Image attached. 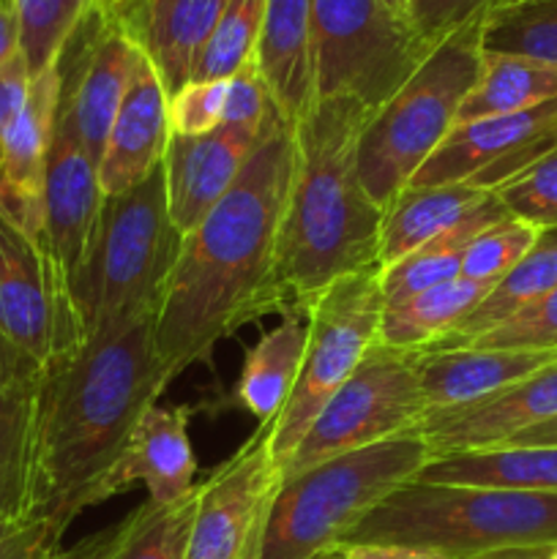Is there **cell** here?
Wrapping results in <instances>:
<instances>
[{"mask_svg":"<svg viewBox=\"0 0 557 559\" xmlns=\"http://www.w3.org/2000/svg\"><path fill=\"white\" fill-rule=\"evenodd\" d=\"M126 3L131 0H93V11H104V14H118Z\"/></svg>","mask_w":557,"mask_h":559,"instance_id":"681fc988","label":"cell"},{"mask_svg":"<svg viewBox=\"0 0 557 559\" xmlns=\"http://www.w3.org/2000/svg\"><path fill=\"white\" fill-rule=\"evenodd\" d=\"M47 559H96V546H93V538H91L85 540V544L74 546V549L52 551Z\"/></svg>","mask_w":557,"mask_h":559,"instance_id":"7dc6e473","label":"cell"},{"mask_svg":"<svg viewBox=\"0 0 557 559\" xmlns=\"http://www.w3.org/2000/svg\"><path fill=\"white\" fill-rule=\"evenodd\" d=\"M31 80V69H27V60L22 58V52L5 66H0V147H3V136L9 131L11 120L16 118V112L25 104Z\"/></svg>","mask_w":557,"mask_h":559,"instance_id":"b9f144b4","label":"cell"},{"mask_svg":"<svg viewBox=\"0 0 557 559\" xmlns=\"http://www.w3.org/2000/svg\"><path fill=\"white\" fill-rule=\"evenodd\" d=\"M173 371L156 353V314L91 338L38 385L33 513L58 538L109 500V478Z\"/></svg>","mask_w":557,"mask_h":559,"instance_id":"7a4b0ae2","label":"cell"},{"mask_svg":"<svg viewBox=\"0 0 557 559\" xmlns=\"http://www.w3.org/2000/svg\"><path fill=\"white\" fill-rule=\"evenodd\" d=\"M541 235H544L541 229L530 227L522 218L506 216L470 243L459 278L478 284H497L535 249Z\"/></svg>","mask_w":557,"mask_h":559,"instance_id":"e575fe53","label":"cell"},{"mask_svg":"<svg viewBox=\"0 0 557 559\" xmlns=\"http://www.w3.org/2000/svg\"><path fill=\"white\" fill-rule=\"evenodd\" d=\"M557 418V360L535 374L464 407L426 415L418 435L431 459L486 451Z\"/></svg>","mask_w":557,"mask_h":559,"instance_id":"9a60e30c","label":"cell"},{"mask_svg":"<svg viewBox=\"0 0 557 559\" xmlns=\"http://www.w3.org/2000/svg\"><path fill=\"white\" fill-rule=\"evenodd\" d=\"M470 347L522 349V353H557V287L522 314L481 336Z\"/></svg>","mask_w":557,"mask_h":559,"instance_id":"8d00e7d4","label":"cell"},{"mask_svg":"<svg viewBox=\"0 0 557 559\" xmlns=\"http://www.w3.org/2000/svg\"><path fill=\"white\" fill-rule=\"evenodd\" d=\"M295 169V126L273 107L218 205L183 235L156 314V353L173 377L211 364L224 338L276 314L273 273Z\"/></svg>","mask_w":557,"mask_h":559,"instance_id":"6da1fadb","label":"cell"},{"mask_svg":"<svg viewBox=\"0 0 557 559\" xmlns=\"http://www.w3.org/2000/svg\"><path fill=\"white\" fill-rule=\"evenodd\" d=\"M353 559H451L437 551L413 549V546H391V544H358V546H339Z\"/></svg>","mask_w":557,"mask_h":559,"instance_id":"7bdbcfd3","label":"cell"},{"mask_svg":"<svg viewBox=\"0 0 557 559\" xmlns=\"http://www.w3.org/2000/svg\"><path fill=\"white\" fill-rule=\"evenodd\" d=\"M194 511L197 489L167 506L145 500L112 530L93 538L96 559H186Z\"/></svg>","mask_w":557,"mask_h":559,"instance_id":"f546056e","label":"cell"},{"mask_svg":"<svg viewBox=\"0 0 557 559\" xmlns=\"http://www.w3.org/2000/svg\"><path fill=\"white\" fill-rule=\"evenodd\" d=\"M481 49L557 66V0H495L481 20Z\"/></svg>","mask_w":557,"mask_h":559,"instance_id":"1f68e13d","label":"cell"},{"mask_svg":"<svg viewBox=\"0 0 557 559\" xmlns=\"http://www.w3.org/2000/svg\"><path fill=\"white\" fill-rule=\"evenodd\" d=\"M273 107H276V104H273L271 91H268L265 80H262L260 69H257L254 58H251L249 63L240 66V69L227 80V98H224L222 126L260 134L265 120L271 118Z\"/></svg>","mask_w":557,"mask_h":559,"instance_id":"ab89813d","label":"cell"},{"mask_svg":"<svg viewBox=\"0 0 557 559\" xmlns=\"http://www.w3.org/2000/svg\"><path fill=\"white\" fill-rule=\"evenodd\" d=\"M555 360L557 353H522V349H424L418 353V377L426 413L431 415L481 402Z\"/></svg>","mask_w":557,"mask_h":559,"instance_id":"44dd1931","label":"cell"},{"mask_svg":"<svg viewBox=\"0 0 557 559\" xmlns=\"http://www.w3.org/2000/svg\"><path fill=\"white\" fill-rule=\"evenodd\" d=\"M495 0H404V20L415 36L435 49L453 33L484 20Z\"/></svg>","mask_w":557,"mask_h":559,"instance_id":"74e56055","label":"cell"},{"mask_svg":"<svg viewBox=\"0 0 557 559\" xmlns=\"http://www.w3.org/2000/svg\"><path fill=\"white\" fill-rule=\"evenodd\" d=\"M311 3L315 0H268L254 49V63L273 104L293 126L304 120L315 102Z\"/></svg>","mask_w":557,"mask_h":559,"instance_id":"7402d4cb","label":"cell"},{"mask_svg":"<svg viewBox=\"0 0 557 559\" xmlns=\"http://www.w3.org/2000/svg\"><path fill=\"white\" fill-rule=\"evenodd\" d=\"M189 407L153 404L137 424L123 459L109 478L107 495H123L142 484L147 500H183L197 489V456L189 440Z\"/></svg>","mask_w":557,"mask_h":559,"instance_id":"ffe728a7","label":"cell"},{"mask_svg":"<svg viewBox=\"0 0 557 559\" xmlns=\"http://www.w3.org/2000/svg\"><path fill=\"white\" fill-rule=\"evenodd\" d=\"M91 11L93 0H16L20 52L31 76L58 63Z\"/></svg>","mask_w":557,"mask_h":559,"instance_id":"d6a6232c","label":"cell"},{"mask_svg":"<svg viewBox=\"0 0 557 559\" xmlns=\"http://www.w3.org/2000/svg\"><path fill=\"white\" fill-rule=\"evenodd\" d=\"M311 559H353V557H347L342 549H339V546H333V549L320 551V555H315Z\"/></svg>","mask_w":557,"mask_h":559,"instance_id":"f907efd6","label":"cell"},{"mask_svg":"<svg viewBox=\"0 0 557 559\" xmlns=\"http://www.w3.org/2000/svg\"><path fill=\"white\" fill-rule=\"evenodd\" d=\"M489 191L470 183L407 186L382 207L380 227V271L404 260L437 233L457 224L473 211Z\"/></svg>","mask_w":557,"mask_h":559,"instance_id":"484cf974","label":"cell"},{"mask_svg":"<svg viewBox=\"0 0 557 559\" xmlns=\"http://www.w3.org/2000/svg\"><path fill=\"white\" fill-rule=\"evenodd\" d=\"M549 559H557V546H552V555H549Z\"/></svg>","mask_w":557,"mask_h":559,"instance_id":"f5cc1de1","label":"cell"},{"mask_svg":"<svg viewBox=\"0 0 557 559\" xmlns=\"http://www.w3.org/2000/svg\"><path fill=\"white\" fill-rule=\"evenodd\" d=\"M20 55V14L16 0H0V66Z\"/></svg>","mask_w":557,"mask_h":559,"instance_id":"ee69618b","label":"cell"},{"mask_svg":"<svg viewBox=\"0 0 557 559\" xmlns=\"http://www.w3.org/2000/svg\"><path fill=\"white\" fill-rule=\"evenodd\" d=\"M169 136V93L151 60L140 52L98 164L104 197L126 194L151 178L162 167Z\"/></svg>","mask_w":557,"mask_h":559,"instance_id":"e0dca14e","label":"cell"},{"mask_svg":"<svg viewBox=\"0 0 557 559\" xmlns=\"http://www.w3.org/2000/svg\"><path fill=\"white\" fill-rule=\"evenodd\" d=\"M227 80H189L169 96V131L200 136L222 126Z\"/></svg>","mask_w":557,"mask_h":559,"instance_id":"f35d334b","label":"cell"},{"mask_svg":"<svg viewBox=\"0 0 557 559\" xmlns=\"http://www.w3.org/2000/svg\"><path fill=\"white\" fill-rule=\"evenodd\" d=\"M429 462L424 437L404 435L282 478L268 506L257 559H311L333 549Z\"/></svg>","mask_w":557,"mask_h":559,"instance_id":"8992f818","label":"cell"},{"mask_svg":"<svg viewBox=\"0 0 557 559\" xmlns=\"http://www.w3.org/2000/svg\"><path fill=\"white\" fill-rule=\"evenodd\" d=\"M552 546H535V549H502L489 551V555H478L470 559H549Z\"/></svg>","mask_w":557,"mask_h":559,"instance_id":"bcb514c9","label":"cell"},{"mask_svg":"<svg viewBox=\"0 0 557 559\" xmlns=\"http://www.w3.org/2000/svg\"><path fill=\"white\" fill-rule=\"evenodd\" d=\"M491 287L495 284L453 278V282L437 284V287L415 295L407 304L382 309L377 342L396 349L424 353V349L435 347L442 338L451 336L453 328L484 300V295Z\"/></svg>","mask_w":557,"mask_h":559,"instance_id":"83f0119b","label":"cell"},{"mask_svg":"<svg viewBox=\"0 0 557 559\" xmlns=\"http://www.w3.org/2000/svg\"><path fill=\"white\" fill-rule=\"evenodd\" d=\"M306 342L309 317L304 311H287L273 331L262 333L257 344L246 349L244 369L235 385V402L254 415L257 424H271L284 409L298 382Z\"/></svg>","mask_w":557,"mask_h":559,"instance_id":"cb8c5ba5","label":"cell"},{"mask_svg":"<svg viewBox=\"0 0 557 559\" xmlns=\"http://www.w3.org/2000/svg\"><path fill=\"white\" fill-rule=\"evenodd\" d=\"M260 134L218 126L200 136H169L162 169L169 218L180 235H189L227 194Z\"/></svg>","mask_w":557,"mask_h":559,"instance_id":"2e32d148","label":"cell"},{"mask_svg":"<svg viewBox=\"0 0 557 559\" xmlns=\"http://www.w3.org/2000/svg\"><path fill=\"white\" fill-rule=\"evenodd\" d=\"M426 415L418 353L375 342L282 464V478L342 453L418 435Z\"/></svg>","mask_w":557,"mask_h":559,"instance_id":"8fae6325","label":"cell"},{"mask_svg":"<svg viewBox=\"0 0 557 559\" xmlns=\"http://www.w3.org/2000/svg\"><path fill=\"white\" fill-rule=\"evenodd\" d=\"M271 424H257L249 440L197 486L186 559H257L268 506L282 484Z\"/></svg>","mask_w":557,"mask_h":559,"instance_id":"7c38bea8","label":"cell"},{"mask_svg":"<svg viewBox=\"0 0 557 559\" xmlns=\"http://www.w3.org/2000/svg\"><path fill=\"white\" fill-rule=\"evenodd\" d=\"M557 98V66L517 55L484 52L481 76L459 109L457 126L473 120L517 115Z\"/></svg>","mask_w":557,"mask_h":559,"instance_id":"4dcf8cb0","label":"cell"},{"mask_svg":"<svg viewBox=\"0 0 557 559\" xmlns=\"http://www.w3.org/2000/svg\"><path fill=\"white\" fill-rule=\"evenodd\" d=\"M0 344L20 377H47L85 344L66 271L44 233L0 200Z\"/></svg>","mask_w":557,"mask_h":559,"instance_id":"ba28073f","label":"cell"},{"mask_svg":"<svg viewBox=\"0 0 557 559\" xmlns=\"http://www.w3.org/2000/svg\"><path fill=\"white\" fill-rule=\"evenodd\" d=\"M227 5L229 0H131L118 14L173 96L191 80Z\"/></svg>","mask_w":557,"mask_h":559,"instance_id":"d6986e66","label":"cell"},{"mask_svg":"<svg viewBox=\"0 0 557 559\" xmlns=\"http://www.w3.org/2000/svg\"><path fill=\"white\" fill-rule=\"evenodd\" d=\"M506 216L508 211L502 207V202L497 200L495 191H489V194H486L473 211L464 213L457 224H451L448 229L437 233L435 238L426 240L424 246L410 251L404 260L382 267V309L407 304L415 295L462 276V262L470 243H473L481 233H486V229L495 227L497 222H502Z\"/></svg>","mask_w":557,"mask_h":559,"instance_id":"603a6c76","label":"cell"},{"mask_svg":"<svg viewBox=\"0 0 557 559\" xmlns=\"http://www.w3.org/2000/svg\"><path fill=\"white\" fill-rule=\"evenodd\" d=\"M306 317L309 342L298 382L271 424V451L278 464L293 456L322 407L377 342L382 320L380 267L339 278L311 304Z\"/></svg>","mask_w":557,"mask_h":559,"instance_id":"30bf717a","label":"cell"},{"mask_svg":"<svg viewBox=\"0 0 557 559\" xmlns=\"http://www.w3.org/2000/svg\"><path fill=\"white\" fill-rule=\"evenodd\" d=\"M14 380H31V377L16 374L14 366H11V360H9V355H5L3 344H0V391H3V388ZM33 380H36V377H33Z\"/></svg>","mask_w":557,"mask_h":559,"instance_id":"c3c4849f","label":"cell"},{"mask_svg":"<svg viewBox=\"0 0 557 559\" xmlns=\"http://www.w3.org/2000/svg\"><path fill=\"white\" fill-rule=\"evenodd\" d=\"M391 544L470 559L557 546V495L413 478L386 497L339 546Z\"/></svg>","mask_w":557,"mask_h":559,"instance_id":"277c9868","label":"cell"},{"mask_svg":"<svg viewBox=\"0 0 557 559\" xmlns=\"http://www.w3.org/2000/svg\"><path fill=\"white\" fill-rule=\"evenodd\" d=\"M60 540L36 513L0 516V559H47L60 549Z\"/></svg>","mask_w":557,"mask_h":559,"instance_id":"60d3db41","label":"cell"},{"mask_svg":"<svg viewBox=\"0 0 557 559\" xmlns=\"http://www.w3.org/2000/svg\"><path fill=\"white\" fill-rule=\"evenodd\" d=\"M60 82V60L33 76L25 104L11 120L0 147V200L38 233H44V169L58 120Z\"/></svg>","mask_w":557,"mask_h":559,"instance_id":"ac0fdd59","label":"cell"},{"mask_svg":"<svg viewBox=\"0 0 557 559\" xmlns=\"http://www.w3.org/2000/svg\"><path fill=\"white\" fill-rule=\"evenodd\" d=\"M557 287V229L541 235L535 249L519 262L517 267L506 273L489 293L484 295L478 306L453 328L448 338L429 349H457L470 347L481 336L491 333L495 328L506 325L517 314H522L528 306L538 304L546 293Z\"/></svg>","mask_w":557,"mask_h":559,"instance_id":"4316f807","label":"cell"},{"mask_svg":"<svg viewBox=\"0 0 557 559\" xmlns=\"http://www.w3.org/2000/svg\"><path fill=\"white\" fill-rule=\"evenodd\" d=\"M431 49L382 0L311 3L315 98H353L380 109Z\"/></svg>","mask_w":557,"mask_h":559,"instance_id":"9c48e42d","label":"cell"},{"mask_svg":"<svg viewBox=\"0 0 557 559\" xmlns=\"http://www.w3.org/2000/svg\"><path fill=\"white\" fill-rule=\"evenodd\" d=\"M420 480L481 489H517L557 495V445H500L437 456Z\"/></svg>","mask_w":557,"mask_h":559,"instance_id":"d4e9b609","label":"cell"},{"mask_svg":"<svg viewBox=\"0 0 557 559\" xmlns=\"http://www.w3.org/2000/svg\"><path fill=\"white\" fill-rule=\"evenodd\" d=\"M369 115L353 98H315L295 126V169L273 273L276 314H306L339 278L380 267L382 207L358 175Z\"/></svg>","mask_w":557,"mask_h":559,"instance_id":"3957f363","label":"cell"},{"mask_svg":"<svg viewBox=\"0 0 557 559\" xmlns=\"http://www.w3.org/2000/svg\"><path fill=\"white\" fill-rule=\"evenodd\" d=\"M102 205L104 191L96 162L87 156L69 115L58 107L47 169H44L42 222L44 238L52 246L69 284L74 282L91 251Z\"/></svg>","mask_w":557,"mask_h":559,"instance_id":"5bb4252c","label":"cell"},{"mask_svg":"<svg viewBox=\"0 0 557 559\" xmlns=\"http://www.w3.org/2000/svg\"><path fill=\"white\" fill-rule=\"evenodd\" d=\"M506 445H557V418L546 420V424H541V426H535V429L524 431V435L513 437V440L506 442Z\"/></svg>","mask_w":557,"mask_h":559,"instance_id":"f6af8a7d","label":"cell"},{"mask_svg":"<svg viewBox=\"0 0 557 559\" xmlns=\"http://www.w3.org/2000/svg\"><path fill=\"white\" fill-rule=\"evenodd\" d=\"M38 385L31 377L0 391V516L33 513Z\"/></svg>","mask_w":557,"mask_h":559,"instance_id":"f1b7e54d","label":"cell"},{"mask_svg":"<svg viewBox=\"0 0 557 559\" xmlns=\"http://www.w3.org/2000/svg\"><path fill=\"white\" fill-rule=\"evenodd\" d=\"M268 0H229L216 31L208 38L191 80H229L254 58Z\"/></svg>","mask_w":557,"mask_h":559,"instance_id":"836d02e7","label":"cell"},{"mask_svg":"<svg viewBox=\"0 0 557 559\" xmlns=\"http://www.w3.org/2000/svg\"><path fill=\"white\" fill-rule=\"evenodd\" d=\"M484 66L481 22L437 44L407 82L369 115L358 142L366 194L386 207L453 131Z\"/></svg>","mask_w":557,"mask_h":559,"instance_id":"52a82bcc","label":"cell"},{"mask_svg":"<svg viewBox=\"0 0 557 559\" xmlns=\"http://www.w3.org/2000/svg\"><path fill=\"white\" fill-rule=\"evenodd\" d=\"M557 147V98L517 115L453 126L407 186L470 183L497 191Z\"/></svg>","mask_w":557,"mask_h":559,"instance_id":"4fadbf2b","label":"cell"},{"mask_svg":"<svg viewBox=\"0 0 557 559\" xmlns=\"http://www.w3.org/2000/svg\"><path fill=\"white\" fill-rule=\"evenodd\" d=\"M180 246L162 167L126 194L104 197L91 251L71 282L85 342L158 314Z\"/></svg>","mask_w":557,"mask_h":559,"instance_id":"5b68a950","label":"cell"},{"mask_svg":"<svg viewBox=\"0 0 557 559\" xmlns=\"http://www.w3.org/2000/svg\"><path fill=\"white\" fill-rule=\"evenodd\" d=\"M382 3H386L388 9H393V11H396L399 16H404V0H382Z\"/></svg>","mask_w":557,"mask_h":559,"instance_id":"816d5d0a","label":"cell"},{"mask_svg":"<svg viewBox=\"0 0 557 559\" xmlns=\"http://www.w3.org/2000/svg\"><path fill=\"white\" fill-rule=\"evenodd\" d=\"M508 216L522 218L541 233L557 229V147L495 191Z\"/></svg>","mask_w":557,"mask_h":559,"instance_id":"d590c367","label":"cell"}]
</instances>
